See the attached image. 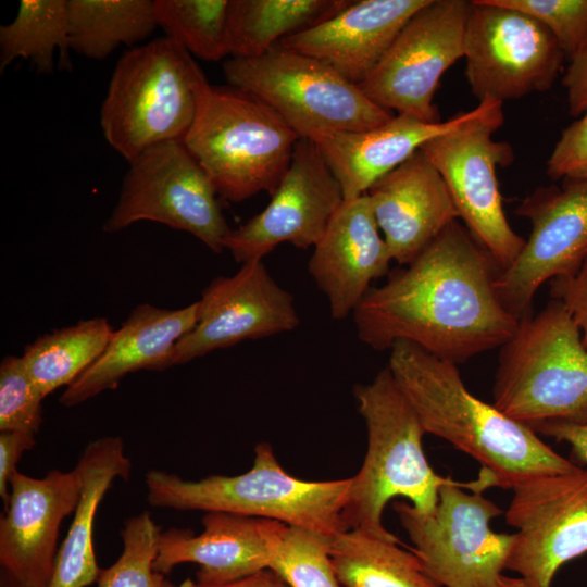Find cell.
Instances as JSON below:
<instances>
[{
    "label": "cell",
    "instance_id": "cell-1",
    "mask_svg": "<svg viewBox=\"0 0 587 587\" xmlns=\"http://www.w3.org/2000/svg\"><path fill=\"white\" fill-rule=\"evenodd\" d=\"M500 271L455 221L414 261L369 289L352 313L357 336L377 351L408 341L455 365L501 348L520 320L498 295Z\"/></svg>",
    "mask_w": 587,
    "mask_h": 587
},
{
    "label": "cell",
    "instance_id": "cell-2",
    "mask_svg": "<svg viewBox=\"0 0 587 587\" xmlns=\"http://www.w3.org/2000/svg\"><path fill=\"white\" fill-rule=\"evenodd\" d=\"M426 434L440 437L483 466L491 486L512 489L541 475L578 465L557 453L529 426L482 401L466 388L458 365L397 341L388 366Z\"/></svg>",
    "mask_w": 587,
    "mask_h": 587
},
{
    "label": "cell",
    "instance_id": "cell-3",
    "mask_svg": "<svg viewBox=\"0 0 587 587\" xmlns=\"http://www.w3.org/2000/svg\"><path fill=\"white\" fill-rule=\"evenodd\" d=\"M358 410L367 432V450L351 477L342 510L347 529H363L396 538L383 525L386 504L408 499L422 513H432L442 485L452 482L434 472L422 446L423 424L388 367L371 383L354 388Z\"/></svg>",
    "mask_w": 587,
    "mask_h": 587
},
{
    "label": "cell",
    "instance_id": "cell-4",
    "mask_svg": "<svg viewBox=\"0 0 587 587\" xmlns=\"http://www.w3.org/2000/svg\"><path fill=\"white\" fill-rule=\"evenodd\" d=\"M300 139L272 109L234 86H212L207 77L197 92V111L183 142L230 202L262 191L274 193Z\"/></svg>",
    "mask_w": 587,
    "mask_h": 587
},
{
    "label": "cell",
    "instance_id": "cell-5",
    "mask_svg": "<svg viewBox=\"0 0 587 587\" xmlns=\"http://www.w3.org/2000/svg\"><path fill=\"white\" fill-rule=\"evenodd\" d=\"M494 405L529 426L587 422V348L564 305L551 299L520 320L500 348Z\"/></svg>",
    "mask_w": 587,
    "mask_h": 587
},
{
    "label": "cell",
    "instance_id": "cell-6",
    "mask_svg": "<svg viewBox=\"0 0 587 587\" xmlns=\"http://www.w3.org/2000/svg\"><path fill=\"white\" fill-rule=\"evenodd\" d=\"M145 483L148 502L155 508L263 517L325 535L348 530L342 510L351 477L324 482L299 479L282 467L268 442L255 446L253 466L243 474L188 480L150 470Z\"/></svg>",
    "mask_w": 587,
    "mask_h": 587
},
{
    "label": "cell",
    "instance_id": "cell-7",
    "mask_svg": "<svg viewBox=\"0 0 587 587\" xmlns=\"http://www.w3.org/2000/svg\"><path fill=\"white\" fill-rule=\"evenodd\" d=\"M204 78L191 54L166 36L125 51L100 109L105 140L127 162L152 146L183 141Z\"/></svg>",
    "mask_w": 587,
    "mask_h": 587
},
{
    "label": "cell",
    "instance_id": "cell-8",
    "mask_svg": "<svg viewBox=\"0 0 587 587\" xmlns=\"http://www.w3.org/2000/svg\"><path fill=\"white\" fill-rule=\"evenodd\" d=\"M223 73L229 86L266 104L300 138L367 130L395 116L325 62L280 45L255 58H230Z\"/></svg>",
    "mask_w": 587,
    "mask_h": 587
},
{
    "label": "cell",
    "instance_id": "cell-9",
    "mask_svg": "<svg viewBox=\"0 0 587 587\" xmlns=\"http://www.w3.org/2000/svg\"><path fill=\"white\" fill-rule=\"evenodd\" d=\"M503 122V103L478 102L465 121L420 149L441 175L463 225L501 271L526 240L505 216L497 178L498 166L514 161L512 146L492 138Z\"/></svg>",
    "mask_w": 587,
    "mask_h": 587
},
{
    "label": "cell",
    "instance_id": "cell-10",
    "mask_svg": "<svg viewBox=\"0 0 587 587\" xmlns=\"http://www.w3.org/2000/svg\"><path fill=\"white\" fill-rule=\"evenodd\" d=\"M486 488L482 477L442 485L432 513L404 502L392 505L414 545L410 550L441 587H501L514 534L490 528L502 510L482 495Z\"/></svg>",
    "mask_w": 587,
    "mask_h": 587
},
{
    "label": "cell",
    "instance_id": "cell-11",
    "mask_svg": "<svg viewBox=\"0 0 587 587\" xmlns=\"http://www.w3.org/2000/svg\"><path fill=\"white\" fill-rule=\"evenodd\" d=\"M465 77L478 102L549 90L565 55L535 16L499 0H473L464 32Z\"/></svg>",
    "mask_w": 587,
    "mask_h": 587
},
{
    "label": "cell",
    "instance_id": "cell-12",
    "mask_svg": "<svg viewBox=\"0 0 587 587\" xmlns=\"http://www.w3.org/2000/svg\"><path fill=\"white\" fill-rule=\"evenodd\" d=\"M128 163L104 232L116 233L139 221H152L191 234L215 253L225 250L230 228L218 193L183 141L152 146Z\"/></svg>",
    "mask_w": 587,
    "mask_h": 587
},
{
    "label": "cell",
    "instance_id": "cell-13",
    "mask_svg": "<svg viewBox=\"0 0 587 587\" xmlns=\"http://www.w3.org/2000/svg\"><path fill=\"white\" fill-rule=\"evenodd\" d=\"M470 9L466 0H428L359 87L386 110L440 122L435 93L446 71L463 58Z\"/></svg>",
    "mask_w": 587,
    "mask_h": 587
},
{
    "label": "cell",
    "instance_id": "cell-14",
    "mask_svg": "<svg viewBox=\"0 0 587 587\" xmlns=\"http://www.w3.org/2000/svg\"><path fill=\"white\" fill-rule=\"evenodd\" d=\"M505 511L515 527L505 569L526 587H550L558 570L587 552V469L525 479Z\"/></svg>",
    "mask_w": 587,
    "mask_h": 587
},
{
    "label": "cell",
    "instance_id": "cell-15",
    "mask_svg": "<svg viewBox=\"0 0 587 587\" xmlns=\"http://www.w3.org/2000/svg\"><path fill=\"white\" fill-rule=\"evenodd\" d=\"M515 214L532 224L515 261L500 271L498 295L519 320L532 314L537 290L548 280L576 270L587 258V182L540 186L525 197Z\"/></svg>",
    "mask_w": 587,
    "mask_h": 587
},
{
    "label": "cell",
    "instance_id": "cell-16",
    "mask_svg": "<svg viewBox=\"0 0 587 587\" xmlns=\"http://www.w3.org/2000/svg\"><path fill=\"white\" fill-rule=\"evenodd\" d=\"M341 187L317 146L300 138L266 208L224 240L238 263L263 260L280 243L313 248L344 202Z\"/></svg>",
    "mask_w": 587,
    "mask_h": 587
},
{
    "label": "cell",
    "instance_id": "cell-17",
    "mask_svg": "<svg viewBox=\"0 0 587 587\" xmlns=\"http://www.w3.org/2000/svg\"><path fill=\"white\" fill-rule=\"evenodd\" d=\"M198 301V322L176 344L174 365L245 340L291 332L300 324L294 296L271 276L263 260L214 278Z\"/></svg>",
    "mask_w": 587,
    "mask_h": 587
},
{
    "label": "cell",
    "instance_id": "cell-18",
    "mask_svg": "<svg viewBox=\"0 0 587 587\" xmlns=\"http://www.w3.org/2000/svg\"><path fill=\"white\" fill-rule=\"evenodd\" d=\"M80 477L51 470L36 478L16 471L0 520V564L22 587H47L58 553L61 523L78 504Z\"/></svg>",
    "mask_w": 587,
    "mask_h": 587
},
{
    "label": "cell",
    "instance_id": "cell-19",
    "mask_svg": "<svg viewBox=\"0 0 587 587\" xmlns=\"http://www.w3.org/2000/svg\"><path fill=\"white\" fill-rule=\"evenodd\" d=\"M203 530L171 528L161 533L155 572L166 575L182 563H196L197 584L217 586L268 569L287 524L263 517L207 512Z\"/></svg>",
    "mask_w": 587,
    "mask_h": 587
},
{
    "label": "cell",
    "instance_id": "cell-20",
    "mask_svg": "<svg viewBox=\"0 0 587 587\" xmlns=\"http://www.w3.org/2000/svg\"><path fill=\"white\" fill-rule=\"evenodd\" d=\"M388 246L367 195L344 200L313 247L308 271L326 297L333 320L353 313L372 287L390 272Z\"/></svg>",
    "mask_w": 587,
    "mask_h": 587
},
{
    "label": "cell",
    "instance_id": "cell-21",
    "mask_svg": "<svg viewBox=\"0 0 587 587\" xmlns=\"http://www.w3.org/2000/svg\"><path fill=\"white\" fill-rule=\"evenodd\" d=\"M392 261H414L459 214L436 167L417 150L366 193Z\"/></svg>",
    "mask_w": 587,
    "mask_h": 587
},
{
    "label": "cell",
    "instance_id": "cell-22",
    "mask_svg": "<svg viewBox=\"0 0 587 587\" xmlns=\"http://www.w3.org/2000/svg\"><path fill=\"white\" fill-rule=\"evenodd\" d=\"M428 0L350 1L332 17L278 45L332 66L354 85L373 72L408 20Z\"/></svg>",
    "mask_w": 587,
    "mask_h": 587
},
{
    "label": "cell",
    "instance_id": "cell-23",
    "mask_svg": "<svg viewBox=\"0 0 587 587\" xmlns=\"http://www.w3.org/2000/svg\"><path fill=\"white\" fill-rule=\"evenodd\" d=\"M199 312V301L182 309L137 305L114 330L99 359L65 388L60 403L74 407L115 389L130 373L173 366L176 344L195 327Z\"/></svg>",
    "mask_w": 587,
    "mask_h": 587
},
{
    "label": "cell",
    "instance_id": "cell-24",
    "mask_svg": "<svg viewBox=\"0 0 587 587\" xmlns=\"http://www.w3.org/2000/svg\"><path fill=\"white\" fill-rule=\"evenodd\" d=\"M470 111L430 123L397 114L382 126L361 132H330L312 141L338 180L344 199L366 195L382 177L397 168L428 140L465 121Z\"/></svg>",
    "mask_w": 587,
    "mask_h": 587
},
{
    "label": "cell",
    "instance_id": "cell-25",
    "mask_svg": "<svg viewBox=\"0 0 587 587\" xmlns=\"http://www.w3.org/2000/svg\"><path fill=\"white\" fill-rule=\"evenodd\" d=\"M75 470L80 477V498L47 587H87L97 582L101 571L93 548L97 509L116 478L129 477L132 463L123 439L105 436L86 446Z\"/></svg>",
    "mask_w": 587,
    "mask_h": 587
},
{
    "label": "cell",
    "instance_id": "cell-26",
    "mask_svg": "<svg viewBox=\"0 0 587 587\" xmlns=\"http://www.w3.org/2000/svg\"><path fill=\"white\" fill-rule=\"evenodd\" d=\"M401 541L363 529L329 537V555L342 587H441Z\"/></svg>",
    "mask_w": 587,
    "mask_h": 587
},
{
    "label": "cell",
    "instance_id": "cell-27",
    "mask_svg": "<svg viewBox=\"0 0 587 587\" xmlns=\"http://www.w3.org/2000/svg\"><path fill=\"white\" fill-rule=\"evenodd\" d=\"M347 0H229L227 36L232 58L259 57L290 35L341 11Z\"/></svg>",
    "mask_w": 587,
    "mask_h": 587
},
{
    "label": "cell",
    "instance_id": "cell-28",
    "mask_svg": "<svg viewBox=\"0 0 587 587\" xmlns=\"http://www.w3.org/2000/svg\"><path fill=\"white\" fill-rule=\"evenodd\" d=\"M114 329L105 317L79 321L38 337L21 357L43 398L70 386L105 350Z\"/></svg>",
    "mask_w": 587,
    "mask_h": 587
},
{
    "label": "cell",
    "instance_id": "cell-29",
    "mask_svg": "<svg viewBox=\"0 0 587 587\" xmlns=\"http://www.w3.org/2000/svg\"><path fill=\"white\" fill-rule=\"evenodd\" d=\"M155 27L153 0H68L70 49L88 59L103 60Z\"/></svg>",
    "mask_w": 587,
    "mask_h": 587
},
{
    "label": "cell",
    "instance_id": "cell-30",
    "mask_svg": "<svg viewBox=\"0 0 587 587\" xmlns=\"http://www.w3.org/2000/svg\"><path fill=\"white\" fill-rule=\"evenodd\" d=\"M57 49L70 65L68 0H22L15 18L0 27V72L22 58L52 74Z\"/></svg>",
    "mask_w": 587,
    "mask_h": 587
},
{
    "label": "cell",
    "instance_id": "cell-31",
    "mask_svg": "<svg viewBox=\"0 0 587 587\" xmlns=\"http://www.w3.org/2000/svg\"><path fill=\"white\" fill-rule=\"evenodd\" d=\"M158 26L189 54L215 62L228 51L229 0H153Z\"/></svg>",
    "mask_w": 587,
    "mask_h": 587
},
{
    "label": "cell",
    "instance_id": "cell-32",
    "mask_svg": "<svg viewBox=\"0 0 587 587\" xmlns=\"http://www.w3.org/2000/svg\"><path fill=\"white\" fill-rule=\"evenodd\" d=\"M161 533L148 511L125 520L123 551L115 563L100 571L98 587H167L170 580L154 570Z\"/></svg>",
    "mask_w": 587,
    "mask_h": 587
},
{
    "label": "cell",
    "instance_id": "cell-33",
    "mask_svg": "<svg viewBox=\"0 0 587 587\" xmlns=\"http://www.w3.org/2000/svg\"><path fill=\"white\" fill-rule=\"evenodd\" d=\"M329 537L316 530L288 525L268 570L290 587H342L332 564Z\"/></svg>",
    "mask_w": 587,
    "mask_h": 587
},
{
    "label": "cell",
    "instance_id": "cell-34",
    "mask_svg": "<svg viewBox=\"0 0 587 587\" xmlns=\"http://www.w3.org/2000/svg\"><path fill=\"white\" fill-rule=\"evenodd\" d=\"M43 399L21 357L3 358L0 363V432L35 435L42 423Z\"/></svg>",
    "mask_w": 587,
    "mask_h": 587
},
{
    "label": "cell",
    "instance_id": "cell-35",
    "mask_svg": "<svg viewBox=\"0 0 587 587\" xmlns=\"http://www.w3.org/2000/svg\"><path fill=\"white\" fill-rule=\"evenodd\" d=\"M539 20L571 59L587 47V0H499Z\"/></svg>",
    "mask_w": 587,
    "mask_h": 587
},
{
    "label": "cell",
    "instance_id": "cell-36",
    "mask_svg": "<svg viewBox=\"0 0 587 587\" xmlns=\"http://www.w3.org/2000/svg\"><path fill=\"white\" fill-rule=\"evenodd\" d=\"M552 180L587 182V113L565 127L546 163Z\"/></svg>",
    "mask_w": 587,
    "mask_h": 587
},
{
    "label": "cell",
    "instance_id": "cell-37",
    "mask_svg": "<svg viewBox=\"0 0 587 587\" xmlns=\"http://www.w3.org/2000/svg\"><path fill=\"white\" fill-rule=\"evenodd\" d=\"M550 296L564 305L587 348V258L573 272L550 280Z\"/></svg>",
    "mask_w": 587,
    "mask_h": 587
},
{
    "label": "cell",
    "instance_id": "cell-38",
    "mask_svg": "<svg viewBox=\"0 0 587 587\" xmlns=\"http://www.w3.org/2000/svg\"><path fill=\"white\" fill-rule=\"evenodd\" d=\"M36 444L35 435L16 432H0V497L4 508L10 499V479L17 471L16 464L24 452Z\"/></svg>",
    "mask_w": 587,
    "mask_h": 587
},
{
    "label": "cell",
    "instance_id": "cell-39",
    "mask_svg": "<svg viewBox=\"0 0 587 587\" xmlns=\"http://www.w3.org/2000/svg\"><path fill=\"white\" fill-rule=\"evenodd\" d=\"M562 77L569 112L573 117L587 113V47L569 59Z\"/></svg>",
    "mask_w": 587,
    "mask_h": 587
},
{
    "label": "cell",
    "instance_id": "cell-40",
    "mask_svg": "<svg viewBox=\"0 0 587 587\" xmlns=\"http://www.w3.org/2000/svg\"><path fill=\"white\" fill-rule=\"evenodd\" d=\"M533 429L557 441L567 442L572 453L587 465V422H551L537 425Z\"/></svg>",
    "mask_w": 587,
    "mask_h": 587
},
{
    "label": "cell",
    "instance_id": "cell-41",
    "mask_svg": "<svg viewBox=\"0 0 587 587\" xmlns=\"http://www.w3.org/2000/svg\"><path fill=\"white\" fill-rule=\"evenodd\" d=\"M178 587H290L276 573L266 569L242 579L217 586H204L185 580Z\"/></svg>",
    "mask_w": 587,
    "mask_h": 587
},
{
    "label": "cell",
    "instance_id": "cell-42",
    "mask_svg": "<svg viewBox=\"0 0 587 587\" xmlns=\"http://www.w3.org/2000/svg\"><path fill=\"white\" fill-rule=\"evenodd\" d=\"M0 587H22L11 575L1 570Z\"/></svg>",
    "mask_w": 587,
    "mask_h": 587
},
{
    "label": "cell",
    "instance_id": "cell-43",
    "mask_svg": "<svg viewBox=\"0 0 587 587\" xmlns=\"http://www.w3.org/2000/svg\"><path fill=\"white\" fill-rule=\"evenodd\" d=\"M501 587H526L521 578L501 576Z\"/></svg>",
    "mask_w": 587,
    "mask_h": 587
},
{
    "label": "cell",
    "instance_id": "cell-44",
    "mask_svg": "<svg viewBox=\"0 0 587 587\" xmlns=\"http://www.w3.org/2000/svg\"><path fill=\"white\" fill-rule=\"evenodd\" d=\"M167 587H178V586H174V585L170 582V584L167 585Z\"/></svg>",
    "mask_w": 587,
    "mask_h": 587
}]
</instances>
